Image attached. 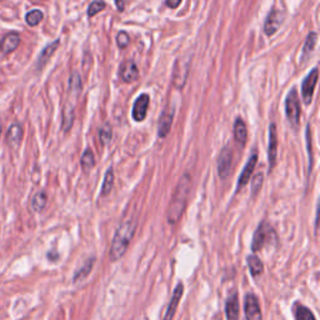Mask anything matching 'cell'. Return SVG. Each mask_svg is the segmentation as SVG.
I'll return each mask as SVG.
<instances>
[{"instance_id": "1", "label": "cell", "mask_w": 320, "mask_h": 320, "mask_svg": "<svg viewBox=\"0 0 320 320\" xmlns=\"http://www.w3.org/2000/svg\"><path fill=\"white\" fill-rule=\"evenodd\" d=\"M190 188H192V176L189 174H184L179 180L175 190H174L173 198L170 200L169 208H168L167 219L168 223L174 225L183 217V213L187 206L188 198H189Z\"/></svg>"}, {"instance_id": "2", "label": "cell", "mask_w": 320, "mask_h": 320, "mask_svg": "<svg viewBox=\"0 0 320 320\" xmlns=\"http://www.w3.org/2000/svg\"><path fill=\"white\" fill-rule=\"evenodd\" d=\"M135 229H137V222L133 219H128L120 224L119 228L115 231L112 245H110V250H109V259L112 262H117L126 253L129 244L135 234Z\"/></svg>"}, {"instance_id": "3", "label": "cell", "mask_w": 320, "mask_h": 320, "mask_svg": "<svg viewBox=\"0 0 320 320\" xmlns=\"http://www.w3.org/2000/svg\"><path fill=\"white\" fill-rule=\"evenodd\" d=\"M276 242V234L274 229L268 223H262L256 231L254 233L253 243H251V250L260 251L267 246V245L273 244Z\"/></svg>"}, {"instance_id": "4", "label": "cell", "mask_w": 320, "mask_h": 320, "mask_svg": "<svg viewBox=\"0 0 320 320\" xmlns=\"http://www.w3.org/2000/svg\"><path fill=\"white\" fill-rule=\"evenodd\" d=\"M285 113H287L290 124L294 128H296L299 125V122H300V106H299L298 94H296L295 89H293L288 94L287 100H285Z\"/></svg>"}, {"instance_id": "5", "label": "cell", "mask_w": 320, "mask_h": 320, "mask_svg": "<svg viewBox=\"0 0 320 320\" xmlns=\"http://www.w3.org/2000/svg\"><path fill=\"white\" fill-rule=\"evenodd\" d=\"M244 314L246 320H263L262 309H260L259 300L255 294H246L244 301Z\"/></svg>"}, {"instance_id": "6", "label": "cell", "mask_w": 320, "mask_h": 320, "mask_svg": "<svg viewBox=\"0 0 320 320\" xmlns=\"http://www.w3.org/2000/svg\"><path fill=\"white\" fill-rule=\"evenodd\" d=\"M318 78H319V75H318V68H314L306 75V78L303 80V84H301V95H303V100L306 105H309L312 103Z\"/></svg>"}, {"instance_id": "7", "label": "cell", "mask_w": 320, "mask_h": 320, "mask_svg": "<svg viewBox=\"0 0 320 320\" xmlns=\"http://www.w3.org/2000/svg\"><path fill=\"white\" fill-rule=\"evenodd\" d=\"M231 160H233V153L229 147H225L222 149L218 158V174L220 179H226L230 175L231 169Z\"/></svg>"}, {"instance_id": "8", "label": "cell", "mask_w": 320, "mask_h": 320, "mask_svg": "<svg viewBox=\"0 0 320 320\" xmlns=\"http://www.w3.org/2000/svg\"><path fill=\"white\" fill-rule=\"evenodd\" d=\"M150 98L148 94H142L138 98L133 106V119L135 122H143L147 117L148 108H149Z\"/></svg>"}, {"instance_id": "9", "label": "cell", "mask_w": 320, "mask_h": 320, "mask_svg": "<svg viewBox=\"0 0 320 320\" xmlns=\"http://www.w3.org/2000/svg\"><path fill=\"white\" fill-rule=\"evenodd\" d=\"M256 163H258V155H256V153H254L253 155L250 156V159L248 160V163H246L244 169H243L242 174H240V178L239 180H238V185H237V192L242 190L243 188L248 184V181L250 180V176L251 174H253L254 169H255Z\"/></svg>"}, {"instance_id": "10", "label": "cell", "mask_w": 320, "mask_h": 320, "mask_svg": "<svg viewBox=\"0 0 320 320\" xmlns=\"http://www.w3.org/2000/svg\"><path fill=\"white\" fill-rule=\"evenodd\" d=\"M281 22H283V15H281V13L279 10H276V9H273V10L269 13V15H268L267 18V22H265V34L269 36L274 35V34L278 31Z\"/></svg>"}, {"instance_id": "11", "label": "cell", "mask_w": 320, "mask_h": 320, "mask_svg": "<svg viewBox=\"0 0 320 320\" xmlns=\"http://www.w3.org/2000/svg\"><path fill=\"white\" fill-rule=\"evenodd\" d=\"M183 293L184 285L181 284V283H179V284L176 285L175 290L173 292V295H172V299H170V303L169 305H168L167 313H165L164 320H173L174 315H175L176 313V309H178L179 303H180L181 296H183Z\"/></svg>"}, {"instance_id": "12", "label": "cell", "mask_w": 320, "mask_h": 320, "mask_svg": "<svg viewBox=\"0 0 320 320\" xmlns=\"http://www.w3.org/2000/svg\"><path fill=\"white\" fill-rule=\"evenodd\" d=\"M120 76L125 83H134L139 78V70L134 61H125L120 67Z\"/></svg>"}, {"instance_id": "13", "label": "cell", "mask_w": 320, "mask_h": 320, "mask_svg": "<svg viewBox=\"0 0 320 320\" xmlns=\"http://www.w3.org/2000/svg\"><path fill=\"white\" fill-rule=\"evenodd\" d=\"M269 170L275 167L276 162V151H278V137H276V126L275 124H270L269 128Z\"/></svg>"}, {"instance_id": "14", "label": "cell", "mask_w": 320, "mask_h": 320, "mask_svg": "<svg viewBox=\"0 0 320 320\" xmlns=\"http://www.w3.org/2000/svg\"><path fill=\"white\" fill-rule=\"evenodd\" d=\"M226 320H239V298L237 293H233L225 304Z\"/></svg>"}, {"instance_id": "15", "label": "cell", "mask_w": 320, "mask_h": 320, "mask_svg": "<svg viewBox=\"0 0 320 320\" xmlns=\"http://www.w3.org/2000/svg\"><path fill=\"white\" fill-rule=\"evenodd\" d=\"M23 139V128L19 123H14L11 124L9 128L8 133H6V142L10 147H17Z\"/></svg>"}, {"instance_id": "16", "label": "cell", "mask_w": 320, "mask_h": 320, "mask_svg": "<svg viewBox=\"0 0 320 320\" xmlns=\"http://www.w3.org/2000/svg\"><path fill=\"white\" fill-rule=\"evenodd\" d=\"M20 44V36L17 33H10L4 38L3 43H1V50L5 54L14 51Z\"/></svg>"}, {"instance_id": "17", "label": "cell", "mask_w": 320, "mask_h": 320, "mask_svg": "<svg viewBox=\"0 0 320 320\" xmlns=\"http://www.w3.org/2000/svg\"><path fill=\"white\" fill-rule=\"evenodd\" d=\"M172 123H173V114L172 113H163L162 118L159 120V129L158 134L160 138H165L169 134L170 128H172Z\"/></svg>"}, {"instance_id": "18", "label": "cell", "mask_w": 320, "mask_h": 320, "mask_svg": "<svg viewBox=\"0 0 320 320\" xmlns=\"http://www.w3.org/2000/svg\"><path fill=\"white\" fill-rule=\"evenodd\" d=\"M293 310H294L295 320H317L314 313L309 308L303 305V304L296 303L294 305V308H293Z\"/></svg>"}, {"instance_id": "19", "label": "cell", "mask_w": 320, "mask_h": 320, "mask_svg": "<svg viewBox=\"0 0 320 320\" xmlns=\"http://www.w3.org/2000/svg\"><path fill=\"white\" fill-rule=\"evenodd\" d=\"M234 137L237 143L240 145H244L248 139V131H246V126H245L244 122L242 119H237L235 122V126H234Z\"/></svg>"}, {"instance_id": "20", "label": "cell", "mask_w": 320, "mask_h": 320, "mask_svg": "<svg viewBox=\"0 0 320 320\" xmlns=\"http://www.w3.org/2000/svg\"><path fill=\"white\" fill-rule=\"evenodd\" d=\"M94 264H95V258L88 259L87 262L84 263L83 267H81L80 269H78V271L75 273V275H74V281H75V283H78V281H81L87 278V276L90 274V271H92Z\"/></svg>"}, {"instance_id": "21", "label": "cell", "mask_w": 320, "mask_h": 320, "mask_svg": "<svg viewBox=\"0 0 320 320\" xmlns=\"http://www.w3.org/2000/svg\"><path fill=\"white\" fill-rule=\"evenodd\" d=\"M47 194L44 192H38L31 199V209L36 213L43 212V209L47 205Z\"/></svg>"}, {"instance_id": "22", "label": "cell", "mask_w": 320, "mask_h": 320, "mask_svg": "<svg viewBox=\"0 0 320 320\" xmlns=\"http://www.w3.org/2000/svg\"><path fill=\"white\" fill-rule=\"evenodd\" d=\"M248 265L253 276H258L264 271V264L256 255L248 256Z\"/></svg>"}, {"instance_id": "23", "label": "cell", "mask_w": 320, "mask_h": 320, "mask_svg": "<svg viewBox=\"0 0 320 320\" xmlns=\"http://www.w3.org/2000/svg\"><path fill=\"white\" fill-rule=\"evenodd\" d=\"M113 184H114V172H113V168H109L106 170V174L104 176L103 181V187H101V197H106L109 193L112 192L113 189Z\"/></svg>"}, {"instance_id": "24", "label": "cell", "mask_w": 320, "mask_h": 320, "mask_svg": "<svg viewBox=\"0 0 320 320\" xmlns=\"http://www.w3.org/2000/svg\"><path fill=\"white\" fill-rule=\"evenodd\" d=\"M59 43H60V42H59V40H55V42H54V43H51V44L48 45V47L45 48L44 50L42 51V54H40V56H39V60H38V65H39V67H43V65H44L45 63H47V61L49 60V58H50V56L53 55L54 51H55L56 49H58Z\"/></svg>"}, {"instance_id": "25", "label": "cell", "mask_w": 320, "mask_h": 320, "mask_svg": "<svg viewBox=\"0 0 320 320\" xmlns=\"http://www.w3.org/2000/svg\"><path fill=\"white\" fill-rule=\"evenodd\" d=\"M74 122V106L73 105H65L64 112H63V129L64 131H68L73 125Z\"/></svg>"}, {"instance_id": "26", "label": "cell", "mask_w": 320, "mask_h": 320, "mask_svg": "<svg viewBox=\"0 0 320 320\" xmlns=\"http://www.w3.org/2000/svg\"><path fill=\"white\" fill-rule=\"evenodd\" d=\"M318 42V34L317 33H310L306 38L305 45H304L303 49V60L305 58L309 56V54H312L315 49V45H317Z\"/></svg>"}, {"instance_id": "27", "label": "cell", "mask_w": 320, "mask_h": 320, "mask_svg": "<svg viewBox=\"0 0 320 320\" xmlns=\"http://www.w3.org/2000/svg\"><path fill=\"white\" fill-rule=\"evenodd\" d=\"M81 165H83V169L85 172L90 170L95 165L94 154H93V151L90 149H87L83 153V155H81Z\"/></svg>"}, {"instance_id": "28", "label": "cell", "mask_w": 320, "mask_h": 320, "mask_svg": "<svg viewBox=\"0 0 320 320\" xmlns=\"http://www.w3.org/2000/svg\"><path fill=\"white\" fill-rule=\"evenodd\" d=\"M25 20L26 23H28V25L30 26L38 25V24L43 20V13L40 10H38V9H34V10L29 11L28 14H26Z\"/></svg>"}, {"instance_id": "29", "label": "cell", "mask_w": 320, "mask_h": 320, "mask_svg": "<svg viewBox=\"0 0 320 320\" xmlns=\"http://www.w3.org/2000/svg\"><path fill=\"white\" fill-rule=\"evenodd\" d=\"M99 140H100V143L103 145H106L112 140V126L105 124V125L99 130Z\"/></svg>"}, {"instance_id": "30", "label": "cell", "mask_w": 320, "mask_h": 320, "mask_svg": "<svg viewBox=\"0 0 320 320\" xmlns=\"http://www.w3.org/2000/svg\"><path fill=\"white\" fill-rule=\"evenodd\" d=\"M70 90L72 92L79 93L81 90V79L79 76L78 73H73L72 76H70Z\"/></svg>"}, {"instance_id": "31", "label": "cell", "mask_w": 320, "mask_h": 320, "mask_svg": "<svg viewBox=\"0 0 320 320\" xmlns=\"http://www.w3.org/2000/svg\"><path fill=\"white\" fill-rule=\"evenodd\" d=\"M105 9V3L104 1H93L89 5V9H88V15L90 18H93L94 15H97L99 11L104 10Z\"/></svg>"}, {"instance_id": "32", "label": "cell", "mask_w": 320, "mask_h": 320, "mask_svg": "<svg viewBox=\"0 0 320 320\" xmlns=\"http://www.w3.org/2000/svg\"><path fill=\"white\" fill-rule=\"evenodd\" d=\"M129 42H130V38H129L128 33L126 31H120L117 36V43L119 45V48L122 49H125L129 45Z\"/></svg>"}, {"instance_id": "33", "label": "cell", "mask_w": 320, "mask_h": 320, "mask_svg": "<svg viewBox=\"0 0 320 320\" xmlns=\"http://www.w3.org/2000/svg\"><path fill=\"white\" fill-rule=\"evenodd\" d=\"M262 184H263V174L262 173L256 174L253 179V187H251L253 195H256V193L259 192L260 188H262Z\"/></svg>"}, {"instance_id": "34", "label": "cell", "mask_w": 320, "mask_h": 320, "mask_svg": "<svg viewBox=\"0 0 320 320\" xmlns=\"http://www.w3.org/2000/svg\"><path fill=\"white\" fill-rule=\"evenodd\" d=\"M181 0H167V5L169 6V8H178L179 4H180Z\"/></svg>"}, {"instance_id": "35", "label": "cell", "mask_w": 320, "mask_h": 320, "mask_svg": "<svg viewBox=\"0 0 320 320\" xmlns=\"http://www.w3.org/2000/svg\"><path fill=\"white\" fill-rule=\"evenodd\" d=\"M115 4H117V8L119 11L124 10V0H115Z\"/></svg>"}]
</instances>
